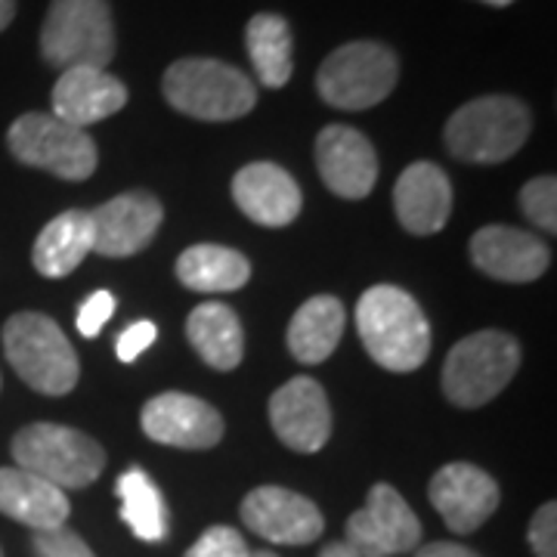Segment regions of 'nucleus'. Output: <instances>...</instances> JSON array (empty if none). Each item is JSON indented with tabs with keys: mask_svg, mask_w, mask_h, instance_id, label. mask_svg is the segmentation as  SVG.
<instances>
[{
	"mask_svg": "<svg viewBox=\"0 0 557 557\" xmlns=\"http://www.w3.org/2000/svg\"><path fill=\"white\" fill-rule=\"evenodd\" d=\"M471 260L480 273L498 278V282H536L548 263L552 251L545 248V242L515 226H483L471 236Z\"/></svg>",
	"mask_w": 557,
	"mask_h": 557,
	"instance_id": "17",
	"label": "nucleus"
},
{
	"mask_svg": "<svg viewBox=\"0 0 557 557\" xmlns=\"http://www.w3.org/2000/svg\"><path fill=\"white\" fill-rule=\"evenodd\" d=\"M428 496L446 527L458 536H468L496 515L498 483L478 465L456 461L431 478Z\"/></svg>",
	"mask_w": 557,
	"mask_h": 557,
	"instance_id": "12",
	"label": "nucleus"
},
{
	"mask_svg": "<svg viewBox=\"0 0 557 557\" xmlns=\"http://www.w3.org/2000/svg\"><path fill=\"white\" fill-rule=\"evenodd\" d=\"M233 199L260 226H288L300 214V186L273 161H251L233 177Z\"/></svg>",
	"mask_w": 557,
	"mask_h": 557,
	"instance_id": "18",
	"label": "nucleus"
},
{
	"mask_svg": "<svg viewBox=\"0 0 557 557\" xmlns=\"http://www.w3.org/2000/svg\"><path fill=\"white\" fill-rule=\"evenodd\" d=\"M520 208L530 223L542 226L545 233H557V180L533 177L520 189Z\"/></svg>",
	"mask_w": 557,
	"mask_h": 557,
	"instance_id": "28",
	"label": "nucleus"
},
{
	"mask_svg": "<svg viewBox=\"0 0 557 557\" xmlns=\"http://www.w3.org/2000/svg\"><path fill=\"white\" fill-rule=\"evenodd\" d=\"M124 106H127V87L106 69H90V65L65 69L53 87V115L81 131L87 124L112 119Z\"/></svg>",
	"mask_w": 557,
	"mask_h": 557,
	"instance_id": "19",
	"label": "nucleus"
},
{
	"mask_svg": "<svg viewBox=\"0 0 557 557\" xmlns=\"http://www.w3.org/2000/svg\"><path fill=\"white\" fill-rule=\"evenodd\" d=\"M317 168L341 199H366L379 183V156L366 134L347 124H329L317 137Z\"/></svg>",
	"mask_w": 557,
	"mask_h": 557,
	"instance_id": "14",
	"label": "nucleus"
},
{
	"mask_svg": "<svg viewBox=\"0 0 557 557\" xmlns=\"http://www.w3.org/2000/svg\"><path fill=\"white\" fill-rule=\"evenodd\" d=\"M156 335H159L156 322L139 319V322H134L131 329H124V332H121L119 344H115V354H119L121 362H134L143 350H149V347H152Z\"/></svg>",
	"mask_w": 557,
	"mask_h": 557,
	"instance_id": "33",
	"label": "nucleus"
},
{
	"mask_svg": "<svg viewBox=\"0 0 557 557\" xmlns=\"http://www.w3.org/2000/svg\"><path fill=\"white\" fill-rule=\"evenodd\" d=\"M35 557H97L90 552V545L69 527H57V530H40L32 539Z\"/></svg>",
	"mask_w": 557,
	"mask_h": 557,
	"instance_id": "30",
	"label": "nucleus"
},
{
	"mask_svg": "<svg viewBox=\"0 0 557 557\" xmlns=\"http://www.w3.org/2000/svg\"><path fill=\"white\" fill-rule=\"evenodd\" d=\"M366 354L387 372H416L431 354V325L418 300L397 285H372L357 304Z\"/></svg>",
	"mask_w": 557,
	"mask_h": 557,
	"instance_id": "1",
	"label": "nucleus"
},
{
	"mask_svg": "<svg viewBox=\"0 0 557 557\" xmlns=\"http://www.w3.org/2000/svg\"><path fill=\"white\" fill-rule=\"evenodd\" d=\"M115 20L109 0H53L40 25V57L57 69H106L115 60Z\"/></svg>",
	"mask_w": 557,
	"mask_h": 557,
	"instance_id": "5",
	"label": "nucleus"
},
{
	"mask_svg": "<svg viewBox=\"0 0 557 557\" xmlns=\"http://www.w3.org/2000/svg\"><path fill=\"white\" fill-rule=\"evenodd\" d=\"M94 251V223L90 211H62L60 218H53L32 248V263L40 276L62 278L75 273L81 260Z\"/></svg>",
	"mask_w": 557,
	"mask_h": 557,
	"instance_id": "22",
	"label": "nucleus"
},
{
	"mask_svg": "<svg viewBox=\"0 0 557 557\" xmlns=\"http://www.w3.org/2000/svg\"><path fill=\"white\" fill-rule=\"evenodd\" d=\"M399 81V60L379 40H354L332 50L317 72V90L332 109L362 112L384 102Z\"/></svg>",
	"mask_w": 557,
	"mask_h": 557,
	"instance_id": "6",
	"label": "nucleus"
},
{
	"mask_svg": "<svg viewBox=\"0 0 557 557\" xmlns=\"http://www.w3.org/2000/svg\"><path fill=\"white\" fill-rule=\"evenodd\" d=\"M164 208L149 193H124L90 211L94 251L106 258H134L156 239Z\"/></svg>",
	"mask_w": 557,
	"mask_h": 557,
	"instance_id": "15",
	"label": "nucleus"
},
{
	"mask_svg": "<svg viewBox=\"0 0 557 557\" xmlns=\"http://www.w3.org/2000/svg\"><path fill=\"white\" fill-rule=\"evenodd\" d=\"M533 131L530 109L515 97H478L456 109L446 121V149L458 161L471 164H498L508 161Z\"/></svg>",
	"mask_w": 557,
	"mask_h": 557,
	"instance_id": "4",
	"label": "nucleus"
},
{
	"mask_svg": "<svg viewBox=\"0 0 557 557\" xmlns=\"http://www.w3.org/2000/svg\"><path fill=\"white\" fill-rule=\"evenodd\" d=\"M520 344L508 332H474L443 362V394L458 409H480L518 375Z\"/></svg>",
	"mask_w": 557,
	"mask_h": 557,
	"instance_id": "7",
	"label": "nucleus"
},
{
	"mask_svg": "<svg viewBox=\"0 0 557 557\" xmlns=\"http://www.w3.org/2000/svg\"><path fill=\"white\" fill-rule=\"evenodd\" d=\"M242 520L273 545H310L322 536L325 518L317 505L285 486H258L242 502Z\"/></svg>",
	"mask_w": 557,
	"mask_h": 557,
	"instance_id": "11",
	"label": "nucleus"
},
{
	"mask_svg": "<svg viewBox=\"0 0 557 557\" xmlns=\"http://www.w3.org/2000/svg\"><path fill=\"white\" fill-rule=\"evenodd\" d=\"M416 557H480L478 552L465 548V545H456V542H431L424 548H418Z\"/></svg>",
	"mask_w": 557,
	"mask_h": 557,
	"instance_id": "34",
	"label": "nucleus"
},
{
	"mask_svg": "<svg viewBox=\"0 0 557 557\" xmlns=\"http://www.w3.org/2000/svg\"><path fill=\"white\" fill-rule=\"evenodd\" d=\"M0 557H3V555H0Z\"/></svg>",
	"mask_w": 557,
	"mask_h": 557,
	"instance_id": "39",
	"label": "nucleus"
},
{
	"mask_svg": "<svg viewBox=\"0 0 557 557\" xmlns=\"http://www.w3.org/2000/svg\"><path fill=\"white\" fill-rule=\"evenodd\" d=\"M69 511V496L60 486L22 468H0V515L40 533L65 527Z\"/></svg>",
	"mask_w": 557,
	"mask_h": 557,
	"instance_id": "21",
	"label": "nucleus"
},
{
	"mask_svg": "<svg viewBox=\"0 0 557 557\" xmlns=\"http://www.w3.org/2000/svg\"><path fill=\"white\" fill-rule=\"evenodd\" d=\"M7 146L13 159L50 171L60 180H87L97 171V143L87 131L75 124H65L53 112H25L10 124L7 131Z\"/></svg>",
	"mask_w": 557,
	"mask_h": 557,
	"instance_id": "9",
	"label": "nucleus"
},
{
	"mask_svg": "<svg viewBox=\"0 0 557 557\" xmlns=\"http://www.w3.org/2000/svg\"><path fill=\"white\" fill-rule=\"evenodd\" d=\"M319 557H357V555H354L344 542H332V545H325V548H322V555Z\"/></svg>",
	"mask_w": 557,
	"mask_h": 557,
	"instance_id": "36",
	"label": "nucleus"
},
{
	"mask_svg": "<svg viewBox=\"0 0 557 557\" xmlns=\"http://www.w3.org/2000/svg\"><path fill=\"white\" fill-rule=\"evenodd\" d=\"M248 557H278V555H273V552H251Z\"/></svg>",
	"mask_w": 557,
	"mask_h": 557,
	"instance_id": "38",
	"label": "nucleus"
},
{
	"mask_svg": "<svg viewBox=\"0 0 557 557\" xmlns=\"http://www.w3.org/2000/svg\"><path fill=\"white\" fill-rule=\"evenodd\" d=\"M143 434L174 449H214L223 440V418L199 397L189 394H159L143 406Z\"/></svg>",
	"mask_w": 557,
	"mask_h": 557,
	"instance_id": "13",
	"label": "nucleus"
},
{
	"mask_svg": "<svg viewBox=\"0 0 557 557\" xmlns=\"http://www.w3.org/2000/svg\"><path fill=\"white\" fill-rule=\"evenodd\" d=\"M3 354L13 372L38 394L62 397L78 384V354L60 325L44 313H16L7 319Z\"/></svg>",
	"mask_w": 557,
	"mask_h": 557,
	"instance_id": "3",
	"label": "nucleus"
},
{
	"mask_svg": "<svg viewBox=\"0 0 557 557\" xmlns=\"http://www.w3.org/2000/svg\"><path fill=\"white\" fill-rule=\"evenodd\" d=\"M421 542V523L394 486L375 483L366 508L347 520V548L357 557H394L416 552Z\"/></svg>",
	"mask_w": 557,
	"mask_h": 557,
	"instance_id": "10",
	"label": "nucleus"
},
{
	"mask_svg": "<svg viewBox=\"0 0 557 557\" xmlns=\"http://www.w3.org/2000/svg\"><path fill=\"white\" fill-rule=\"evenodd\" d=\"M251 548L245 545L239 530L233 527H211L208 533H201L199 542L183 557H248Z\"/></svg>",
	"mask_w": 557,
	"mask_h": 557,
	"instance_id": "29",
	"label": "nucleus"
},
{
	"mask_svg": "<svg viewBox=\"0 0 557 557\" xmlns=\"http://www.w3.org/2000/svg\"><path fill=\"white\" fill-rule=\"evenodd\" d=\"M245 47L263 87L278 90L292 78L295 69V38L288 22L278 13H258L245 25Z\"/></svg>",
	"mask_w": 557,
	"mask_h": 557,
	"instance_id": "26",
	"label": "nucleus"
},
{
	"mask_svg": "<svg viewBox=\"0 0 557 557\" xmlns=\"http://www.w3.org/2000/svg\"><path fill=\"white\" fill-rule=\"evenodd\" d=\"M161 90L171 109L199 121L245 119L258 106V87L242 69L208 57H186L168 65Z\"/></svg>",
	"mask_w": 557,
	"mask_h": 557,
	"instance_id": "2",
	"label": "nucleus"
},
{
	"mask_svg": "<svg viewBox=\"0 0 557 557\" xmlns=\"http://www.w3.org/2000/svg\"><path fill=\"white\" fill-rule=\"evenodd\" d=\"M394 211L412 236H434L453 214V186L434 161H416L394 186Z\"/></svg>",
	"mask_w": 557,
	"mask_h": 557,
	"instance_id": "20",
	"label": "nucleus"
},
{
	"mask_svg": "<svg viewBox=\"0 0 557 557\" xmlns=\"http://www.w3.org/2000/svg\"><path fill=\"white\" fill-rule=\"evenodd\" d=\"M527 539H530L533 555L536 557H557V505L555 502H545L536 515H533Z\"/></svg>",
	"mask_w": 557,
	"mask_h": 557,
	"instance_id": "31",
	"label": "nucleus"
},
{
	"mask_svg": "<svg viewBox=\"0 0 557 557\" xmlns=\"http://www.w3.org/2000/svg\"><path fill=\"white\" fill-rule=\"evenodd\" d=\"M115 313V298L112 292H94L90 298L78 307V332L84 338H97L102 325Z\"/></svg>",
	"mask_w": 557,
	"mask_h": 557,
	"instance_id": "32",
	"label": "nucleus"
},
{
	"mask_svg": "<svg viewBox=\"0 0 557 557\" xmlns=\"http://www.w3.org/2000/svg\"><path fill=\"white\" fill-rule=\"evenodd\" d=\"M177 278L201 295L239 292L251 278V263L245 255L223 245H193L177 260Z\"/></svg>",
	"mask_w": 557,
	"mask_h": 557,
	"instance_id": "25",
	"label": "nucleus"
},
{
	"mask_svg": "<svg viewBox=\"0 0 557 557\" xmlns=\"http://www.w3.org/2000/svg\"><path fill=\"white\" fill-rule=\"evenodd\" d=\"M121 498V520L131 527V533L143 542H161L168 536V508L161 498L156 480L143 468L124 471L115 483Z\"/></svg>",
	"mask_w": 557,
	"mask_h": 557,
	"instance_id": "27",
	"label": "nucleus"
},
{
	"mask_svg": "<svg viewBox=\"0 0 557 557\" xmlns=\"http://www.w3.org/2000/svg\"><path fill=\"white\" fill-rule=\"evenodd\" d=\"M186 338L211 369L230 372L245 357V332L233 307L226 304H199L186 319Z\"/></svg>",
	"mask_w": 557,
	"mask_h": 557,
	"instance_id": "23",
	"label": "nucleus"
},
{
	"mask_svg": "<svg viewBox=\"0 0 557 557\" xmlns=\"http://www.w3.org/2000/svg\"><path fill=\"white\" fill-rule=\"evenodd\" d=\"M10 453L16 458V468L38 474L40 480L60 486L62 493L90 486L106 468V453L97 440L50 421L22 428Z\"/></svg>",
	"mask_w": 557,
	"mask_h": 557,
	"instance_id": "8",
	"label": "nucleus"
},
{
	"mask_svg": "<svg viewBox=\"0 0 557 557\" xmlns=\"http://www.w3.org/2000/svg\"><path fill=\"white\" fill-rule=\"evenodd\" d=\"M480 3H486V7H511L515 0H480Z\"/></svg>",
	"mask_w": 557,
	"mask_h": 557,
	"instance_id": "37",
	"label": "nucleus"
},
{
	"mask_svg": "<svg viewBox=\"0 0 557 557\" xmlns=\"http://www.w3.org/2000/svg\"><path fill=\"white\" fill-rule=\"evenodd\" d=\"M276 437L295 453H319L332 437L329 397L313 379H292L270 397Z\"/></svg>",
	"mask_w": 557,
	"mask_h": 557,
	"instance_id": "16",
	"label": "nucleus"
},
{
	"mask_svg": "<svg viewBox=\"0 0 557 557\" xmlns=\"http://www.w3.org/2000/svg\"><path fill=\"white\" fill-rule=\"evenodd\" d=\"M341 335H344V304L332 295H317L288 325V350L304 366H319L335 354Z\"/></svg>",
	"mask_w": 557,
	"mask_h": 557,
	"instance_id": "24",
	"label": "nucleus"
},
{
	"mask_svg": "<svg viewBox=\"0 0 557 557\" xmlns=\"http://www.w3.org/2000/svg\"><path fill=\"white\" fill-rule=\"evenodd\" d=\"M13 16H16V0H0V32L10 28Z\"/></svg>",
	"mask_w": 557,
	"mask_h": 557,
	"instance_id": "35",
	"label": "nucleus"
}]
</instances>
